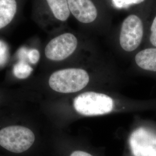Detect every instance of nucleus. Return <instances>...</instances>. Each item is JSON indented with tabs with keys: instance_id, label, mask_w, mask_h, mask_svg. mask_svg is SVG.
<instances>
[{
	"instance_id": "1",
	"label": "nucleus",
	"mask_w": 156,
	"mask_h": 156,
	"mask_svg": "<svg viewBox=\"0 0 156 156\" xmlns=\"http://www.w3.org/2000/svg\"><path fill=\"white\" fill-rule=\"evenodd\" d=\"M155 0H149L135 8L124 17L118 30L119 44L122 50L133 52L145 42L148 20Z\"/></svg>"
},
{
	"instance_id": "2",
	"label": "nucleus",
	"mask_w": 156,
	"mask_h": 156,
	"mask_svg": "<svg viewBox=\"0 0 156 156\" xmlns=\"http://www.w3.org/2000/svg\"><path fill=\"white\" fill-rule=\"evenodd\" d=\"M71 15L87 28L102 27L107 23V13L99 0H68Z\"/></svg>"
},
{
	"instance_id": "3",
	"label": "nucleus",
	"mask_w": 156,
	"mask_h": 156,
	"mask_svg": "<svg viewBox=\"0 0 156 156\" xmlns=\"http://www.w3.org/2000/svg\"><path fill=\"white\" fill-rule=\"evenodd\" d=\"M89 73L83 68H68L56 71L50 75V88L60 93H73L80 91L89 83Z\"/></svg>"
},
{
	"instance_id": "4",
	"label": "nucleus",
	"mask_w": 156,
	"mask_h": 156,
	"mask_svg": "<svg viewBox=\"0 0 156 156\" xmlns=\"http://www.w3.org/2000/svg\"><path fill=\"white\" fill-rule=\"evenodd\" d=\"M35 142V134L26 127L11 126L0 130V147L12 154L27 153L33 147Z\"/></svg>"
},
{
	"instance_id": "5",
	"label": "nucleus",
	"mask_w": 156,
	"mask_h": 156,
	"mask_svg": "<svg viewBox=\"0 0 156 156\" xmlns=\"http://www.w3.org/2000/svg\"><path fill=\"white\" fill-rule=\"evenodd\" d=\"M76 111L84 116L102 115L111 112L114 102L108 95L89 91L77 96L73 101Z\"/></svg>"
},
{
	"instance_id": "6",
	"label": "nucleus",
	"mask_w": 156,
	"mask_h": 156,
	"mask_svg": "<svg viewBox=\"0 0 156 156\" xmlns=\"http://www.w3.org/2000/svg\"><path fill=\"white\" fill-rule=\"evenodd\" d=\"M79 37L71 32L61 34L52 38L45 49L46 57L51 61L62 62L73 55L79 47Z\"/></svg>"
},
{
	"instance_id": "7",
	"label": "nucleus",
	"mask_w": 156,
	"mask_h": 156,
	"mask_svg": "<svg viewBox=\"0 0 156 156\" xmlns=\"http://www.w3.org/2000/svg\"><path fill=\"white\" fill-rule=\"evenodd\" d=\"M129 146L134 156H156V129L140 126L131 133Z\"/></svg>"
},
{
	"instance_id": "8",
	"label": "nucleus",
	"mask_w": 156,
	"mask_h": 156,
	"mask_svg": "<svg viewBox=\"0 0 156 156\" xmlns=\"http://www.w3.org/2000/svg\"><path fill=\"white\" fill-rule=\"evenodd\" d=\"M135 65L140 69L156 75V48L146 47L134 57Z\"/></svg>"
},
{
	"instance_id": "9",
	"label": "nucleus",
	"mask_w": 156,
	"mask_h": 156,
	"mask_svg": "<svg viewBox=\"0 0 156 156\" xmlns=\"http://www.w3.org/2000/svg\"><path fill=\"white\" fill-rule=\"evenodd\" d=\"M45 1L53 19L58 22H66L71 15L68 0Z\"/></svg>"
},
{
	"instance_id": "10",
	"label": "nucleus",
	"mask_w": 156,
	"mask_h": 156,
	"mask_svg": "<svg viewBox=\"0 0 156 156\" xmlns=\"http://www.w3.org/2000/svg\"><path fill=\"white\" fill-rule=\"evenodd\" d=\"M16 11V0H0V29L11 22Z\"/></svg>"
},
{
	"instance_id": "11",
	"label": "nucleus",
	"mask_w": 156,
	"mask_h": 156,
	"mask_svg": "<svg viewBox=\"0 0 156 156\" xmlns=\"http://www.w3.org/2000/svg\"><path fill=\"white\" fill-rule=\"evenodd\" d=\"M144 43L146 47L156 48V0L150 13Z\"/></svg>"
},
{
	"instance_id": "12",
	"label": "nucleus",
	"mask_w": 156,
	"mask_h": 156,
	"mask_svg": "<svg viewBox=\"0 0 156 156\" xmlns=\"http://www.w3.org/2000/svg\"><path fill=\"white\" fill-rule=\"evenodd\" d=\"M149 0H111L112 5L117 9H134L141 5Z\"/></svg>"
},
{
	"instance_id": "13",
	"label": "nucleus",
	"mask_w": 156,
	"mask_h": 156,
	"mask_svg": "<svg viewBox=\"0 0 156 156\" xmlns=\"http://www.w3.org/2000/svg\"><path fill=\"white\" fill-rule=\"evenodd\" d=\"M13 72L14 75L20 79L28 78L33 72V68L24 60H20L13 67Z\"/></svg>"
},
{
	"instance_id": "14",
	"label": "nucleus",
	"mask_w": 156,
	"mask_h": 156,
	"mask_svg": "<svg viewBox=\"0 0 156 156\" xmlns=\"http://www.w3.org/2000/svg\"><path fill=\"white\" fill-rule=\"evenodd\" d=\"M27 56L28 57V60L31 64H37L40 58V53L39 51L35 49H33L28 50L27 53Z\"/></svg>"
},
{
	"instance_id": "15",
	"label": "nucleus",
	"mask_w": 156,
	"mask_h": 156,
	"mask_svg": "<svg viewBox=\"0 0 156 156\" xmlns=\"http://www.w3.org/2000/svg\"><path fill=\"white\" fill-rule=\"evenodd\" d=\"M8 57V49L4 43L0 41V65L5 63Z\"/></svg>"
},
{
	"instance_id": "16",
	"label": "nucleus",
	"mask_w": 156,
	"mask_h": 156,
	"mask_svg": "<svg viewBox=\"0 0 156 156\" xmlns=\"http://www.w3.org/2000/svg\"><path fill=\"white\" fill-rule=\"evenodd\" d=\"M69 156H93L90 153L82 151H75L71 153Z\"/></svg>"
}]
</instances>
